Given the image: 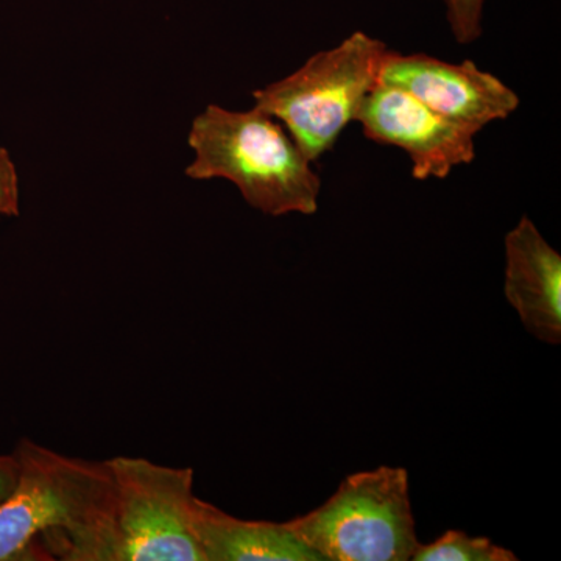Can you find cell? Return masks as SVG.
Here are the masks:
<instances>
[{
    "label": "cell",
    "instance_id": "obj_1",
    "mask_svg": "<svg viewBox=\"0 0 561 561\" xmlns=\"http://www.w3.org/2000/svg\"><path fill=\"white\" fill-rule=\"evenodd\" d=\"M20 476L0 502V561H103L113 479L106 461L21 442Z\"/></svg>",
    "mask_w": 561,
    "mask_h": 561
},
{
    "label": "cell",
    "instance_id": "obj_2",
    "mask_svg": "<svg viewBox=\"0 0 561 561\" xmlns=\"http://www.w3.org/2000/svg\"><path fill=\"white\" fill-rule=\"evenodd\" d=\"M190 146V179L231 181L251 208L272 217L319 210V173L271 114L209 105L192 122Z\"/></svg>",
    "mask_w": 561,
    "mask_h": 561
},
{
    "label": "cell",
    "instance_id": "obj_3",
    "mask_svg": "<svg viewBox=\"0 0 561 561\" xmlns=\"http://www.w3.org/2000/svg\"><path fill=\"white\" fill-rule=\"evenodd\" d=\"M386 44L351 33L332 49L317 51L286 79L253 92L254 108L283 122L309 161L334 149L362 103L379 83Z\"/></svg>",
    "mask_w": 561,
    "mask_h": 561
},
{
    "label": "cell",
    "instance_id": "obj_4",
    "mask_svg": "<svg viewBox=\"0 0 561 561\" xmlns=\"http://www.w3.org/2000/svg\"><path fill=\"white\" fill-rule=\"evenodd\" d=\"M286 524L321 561H409L420 545L401 467L351 474L323 505Z\"/></svg>",
    "mask_w": 561,
    "mask_h": 561
},
{
    "label": "cell",
    "instance_id": "obj_5",
    "mask_svg": "<svg viewBox=\"0 0 561 561\" xmlns=\"http://www.w3.org/2000/svg\"><path fill=\"white\" fill-rule=\"evenodd\" d=\"M113 494L105 561H205L194 526V471L140 457L106 460Z\"/></svg>",
    "mask_w": 561,
    "mask_h": 561
},
{
    "label": "cell",
    "instance_id": "obj_6",
    "mask_svg": "<svg viewBox=\"0 0 561 561\" xmlns=\"http://www.w3.org/2000/svg\"><path fill=\"white\" fill-rule=\"evenodd\" d=\"M379 80L408 91L474 136L493 122L508 119L522 102L504 81L471 60L449 62L430 55L389 50Z\"/></svg>",
    "mask_w": 561,
    "mask_h": 561
},
{
    "label": "cell",
    "instance_id": "obj_7",
    "mask_svg": "<svg viewBox=\"0 0 561 561\" xmlns=\"http://www.w3.org/2000/svg\"><path fill=\"white\" fill-rule=\"evenodd\" d=\"M356 122L365 138L400 147L419 181L445 180L453 169L471 164L476 136L432 111L408 91L379 81L362 103Z\"/></svg>",
    "mask_w": 561,
    "mask_h": 561
},
{
    "label": "cell",
    "instance_id": "obj_8",
    "mask_svg": "<svg viewBox=\"0 0 561 561\" xmlns=\"http://www.w3.org/2000/svg\"><path fill=\"white\" fill-rule=\"evenodd\" d=\"M504 295L534 337L561 342V256L524 216L505 236Z\"/></svg>",
    "mask_w": 561,
    "mask_h": 561
},
{
    "label": "cell",
    "instance_id": "obj_9",
    "mask_svg": "<svg viewBox=\"0 0 561 561\" xmlns=\"http://www.w3.org/2000/svg\"><path fill=\"white\" fill-rule=\"evenodd\" d=\"M194 526L205 561H321L286 523L247 522L198 497Z\"/></svg>",
    "mask_w": 561,
    "mask_h": 561
},
{
    "label": "cell",
    "instance_id": "obj_10",
    "mask_svg": "<svg viewBox=\"0 0 561 561\" xmlns=\"http://www.w3.org/2000/svg\"><path fill=\"white\" fill-rule=\"evenodd\" d=\"M413 561H516L518 557L485 537L448 530L431 545H419Z\"/></svg>",
    "mask_w": 561,
    "mask_h": 561
},
{
    "label": "cell",
    "instance_id": "obj_11",
    "mask_svg": "<svg viewBox=\"0 0 561 561\" xmlns=\"http://www.w3.org/2000/svg\"><path fill=\"white\" fill-rule=\"evenodd\" d=\"M442 2L456 43L467 46L481 38L485 0H442Z\"/></svg>",
    "mask_w": 561,
    "mask_h": 561
},
{
    "label": "cell",
    "instance_id": "obj_12",
    "mask_svg": "<svg viewBox=\"0 0 561 561\" xmlns=\"http://www.w3.org/2000/svg\"><path fill=\"white\" fill-rule=\"evenodd\" d=\"M20 214V187L18 173L9 151L0 147V216L14 217Z\"/></svg>",
    "mask_w": 561,
    "mask_h": 561
},
{
    "label": "cell",
    "instance_id": "obj_13",
    "mask_svg": "<svg viewBox=\"0 0 561 561\" xmlns=\"http://www.w3.org/2000/svg\"><path fill=\"white\" fill-rule=\"evenodd\" d=\"M20 476V461L13 454L0 456V502L10 496Z\"/></svg>",
    "mask_w": 561,
    "mask_h": 561
}]
</instances>
